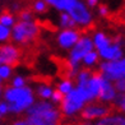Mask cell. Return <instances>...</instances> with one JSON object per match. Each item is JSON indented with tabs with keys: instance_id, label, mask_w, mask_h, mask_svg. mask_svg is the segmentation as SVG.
I'll return each instance as SVG.
<instances>
[{
	"instance_id": "1",
	"label": "cell",
	"mask_w": 125,
	"mask_h": 125,
	"mask_svg": "<svg viewBox=\"0 0 125 125\" xmlns=\"http://www.w3.org/2000/svg\"><path fill=\"white\" fill-rule=\"evenodd\" d=\"M91 40L101 61H114L125 55V36L121 33L110 36L105 31L97 30L92 32Z\"/></svg>"
},
{
	"instance_id": "2",
	"label": "cell",
	"mask_w": 125,
	"mask_h": 125,
	"mask_svg": "<svg viewBox=\"0 0 125 125\" xmlns=\"http://www.w3.org/2000/svg\"><path fill=\"white\" fill-rule=\"evenodd\" d=\"M3 100L9 105L10 115L22 116L32 107V105L37 101L33 88L28 84L24 87H12L8 86L3 91Z\"/></svg>"
},
{
	"instance_id": "3",
	"label": "cell",
	"mask_w": 125,
	"mask_h": 125,
	"mask_svg": "<svg viewBox=\"0 0 125 125\" xmlns=\"http://www.w3.org/2000/svg\"><path fill=\"white\" fill-rule=\"evenodd\" d=\"M24 117L30 125H62V116L58 106L50 101H36L26 112Z\"/></svg>"
},
{
	"instance_id": "4",
	"label": "cell",
	"mask_w": 125,
	"mask_h": 125,
	"mask_svg": "<svg viewBox=\"0 0 125 125\" xmlns=\"http://www.w3.org/2000/svg\"><path fill=\"white\" fill-rule=\"evenodd\" d=\"M94 50L89 33H82L78 42L68 51V56L65 60V75L69 78H74L79 69H82V60L89 51Z\"/></svg>"
},
{
	"instance_id": "5",
	"label": "cell",
	"mask_w": 125,
	"mask_h": 125,
	"mask_svg": "<svg viewBox=\"0 0 125 125\" xmlns=\"http://www.w3.org/2000/svg\"><path fill=\"white\" fill-rule=\"evenodd\" d=\"M41 33V26L37 21L32 22H21L12 27V35H10V42H13L18 47H30L37 41Z\"/></svg>"
},
{
	"instance_id": "6",
	"label": "cell",
	"mask_w": 125,
	"mask_h": 125,
	"mask_svg": "<svg viewBox=\"0 0 125 125\" xmlns=\"http://www.w3.org/2000/svg\"><path fill=\"white\" fill-rule=\"evenodd\" d=\"M88 104L87 100L84 98L83 93L77 87L72 91L70 93L62 97L61 104L58 106L62 119L66 120H75L79 117L83 107Z\"/></svg>"
},
{
	"instance_id": "7",
	"label": "cell",
	"mask_w": 125,
	"mask_h": 125,
	"mask_svg": "<svg viewBox=\"0 0 125 125\" xmlns=\"http://www.w3.org/2000/svg\"><path fill=\"white\" fill-rule=\"evenodd\" d=\"M66 13L70 15V18L74 22L75 28L81 32L89 30L94 24V12L83 3V0H78Z\"/></svg>"
},
{
	"instance_id": "8",
	"label": "cell",
	"mask_w": 125,
	"mask_h": 125,
	"mask_svg": "<svg viewBox=\"0 0 125 125\" xmlns=\"http://www.w3.org/2000/svg\"><path fill=\"white\" fill-rule=\"evenodd\" d=\"M98 74L112 83L125 78V55L114 61H101L98 65Z\"/></svg>"
},
{
	"instance_id": "9",
	"label": "cell",
	"mask_w": 125,
	"mask_h": 125,
	"mask_svg": "<svg viewBox=\"0 0 125 125\" xmlns=\"http://www.w3.org/2000/svg\"><path fill=\"white\" fill-rule=\"evenodd\" d=\"M110 111H111V107L109 105L96 100L92 102H88L83 107L81 115H79V120H84L88 123H96L97 120L106 116Z\"/></svg>"
},
{
	"instance_id": "10",
	"label": "cell",
	"mask_w": 125,
	"mask_h": 125,
	"mask_svg": "<svg viewBox=\"0 0 125 125\" xmlns=\"http://www.w3.org/2000/svg\"><path fill=\"white\" fill-rule=\"evenodd\" d=\"M82 32L77 28H68V30H58L55 35V43L60 50L69 51L81 38Z\"/></svg>"
},
{
	"instance_id": "11",
	"label": "cell",
	"mask_w": 125,
	"mask_h": 125,
	"mask_svg": "<svg viewBox=\"0 0 125 125\" xmlns=\"http://www.w3.org/2000/svg\"><path fill=\"white\" fill-rule=\"evenodd\" d=\"M22 56H23L22 49L13 42L0 45V64L10 65L14 68V65H17L22 60Z\"/></svg>"
},
{
	"instance_id": "12",
	"label": "cell",
	"mask_w": 125,
	"mask_h": 125,
	"mask_svg": "<svg viewBox=\"0 0 125 125\" xmlns=\"http://www.w3.org/2000/svg\"><path fill=\"white\" fill-rule=\"evenodd\" d=\"M102 82V77L98 73H93L87 82L75 84V87L83 93L84 98L87 102H92L98 98V92H100V86Z\"/></svg>"
},
{
	"instance_id": "13",
	"label": "cell",
	"mask_w": 125,
	"mask_h": 125,
	"mask_svg": "<svg viewBox=\"0 0 125 125\" xmlns=\"http://www.w3.org/2000/svg\"><path fill=\"white\" fill-rule=\"evenodd\" d=\"M117 97V92L115 89V86L114 83L107 81V79L102 78V82H101V86H100V92H98V101L100 102H104L106 105H114Z\"/></svg>"
},
{
	"instance_id": "14",
	"label": "cell",
	"mask_w": 125,
	"mask_h": 125,
	"mask_svg": "<svg viewBox=\"0 0 125 125\" xmlns=\"http://www.w3.org/2000/svg\"><path fill=\"white\" fill-rule=\"evenodd\" d=\"M33 88V92H35V96H36V100L38 101H49L52 92L55 91V87L54 84H51L50 82H46V81H40L35 84Z\"/></svg>"
},
{
	"instance_id": "15",
	"label": "cell",
	"mask_w": 125,
	"mask_h": 125,
	"mask_svg": "<svg viewBox=\"0 0 125 125\" xmlns=\"http://www.w3.org/2000/svg\"><path fill=\"white\" fill-rule=\"evenodd\" d=\"M93 125H125V115L116 110H111L106 116L93 123Z\"/></svg>"
},
{
	"instance_id": "16",
	"label": "cell",
	"mask_w": 125,
	"mask_h": 125,
	"mask_svg": "<svg viewBox=\"0 0 125 125\" xmlns=\"http://www.w3.org/2000/svg\"><path fill=\"white\" fill-rule=\"evenodd\" d=\"M47 4L49 8H52L58 13L69 12L70 8L74 5L78 0H43Z\"/></svg>"
},
{
	"instance_id": "17",
	"label": "cell",
	"mask_w": 125,
	"mask_h": 125,
	"mask_svg": "<svg viewBox=\"0 0 125 125\" xmlns=\"http://www.w3.org/2000/svg\"><path fill=\"white\" fill-rule=\"evenodd\" d=\"M55 89L58 91L59 93H61L62 96H66L68 93H70L73 89L75 88V82L73 78H69V77H61L58 82L55 84Z\"/></svg>"
},
{
	"instance_id": "18",
	"label": "cell",
	"mask_w": 125,
	"mask_h": 125,
	"mask_svg": "<svg viewBox=\"0 0 125 125\" xmlns=\"http://www.w3.org/2000/svg\"><path fill=\"white\" fill-rule=\"evenodd\" d=\"M100 62H101V60H100V56L97 54V51L92 50L83 58L82 68L83 69H88V70H93V69H96V68H98Z\"/></svg>"
},
{
	"instance_id": "19",
	"label": "cell",
	"mask_w": 125,
	"mask_h": 125,
	"mask_svg": "<svg viewBox=\"0 0 125 125\" xmlns=\"http://www.w3.org/2000/svg\"><path fill=\"white\" fill-rule=\"evenodd\" d=\"M56 26L59 30H68V28H75L74 22L70 18V15L66 12L64 13H59L58 18H56Z\"/></svg>"
},
{
	"instance_id": "20",
	"label": "cell",
	"mask_w": 125,
	"mask_h": 125,
	"mask_svg": "<svg viewBox=\"0 0 125 125\" xmlns=\"http://www.w3.org/2000/svg\"><path fill=\"white\" fill-rule=\"evenodd\" d=\"M17 23V15L13 14L9 10H4L0 12V24H3L8 28H12Z\"/></svg>"
},
{
	"instance_id": "21",
	"label": "cell",
	"mask_w": 125,
	"mask_h": 125,
	"mask_svg": "<svg viewBox=\"0 0 125 125\" xmlns=\"http://www.w3.org/2000/svg\"><path fill=\"white\" fill-rule=\"evenodd\" d=\"M32 10V13L33 14H40V15H42V14H46L47 13V10H49V7H47V4L43 1V0H32V3H31V8Z\"/></svg>"
},
{
	"instance_id": "22",
	"label": "cell",
	"mask_w": 125,
	"mask_h": 125,
	"mask_svg": "<svg viewBox=\"0 0 125 125\" xmlns=\"http://www.w3.org/2000/svg\"><path fill=\"white\" fill-rule=\"evenodd\" d=\"M13 75H14V68L13 66L0 64V83L9 82Z\"/></svg>"
},
{
	"instance_id": "23",
	"label": "cell",
	"mask_w": 125,
	"mask_h": 125,
	"mask_svg": "<svg viewBox=\"0 0 125 125\" xmlns=\"http://www.w3.org/2000/svg\"><path fill=\"white\" fill-rule=\"evenodd\" d=\"M9 82H10L9 86H12V87H17V88L28 86V79H27V77H26L24 74H19V73L14 74Z\"/></svg>"
},
{
	"instance_id": "24",
	"label": "cell",
	"mask_w": 125,
	"mask_h": 125,
	"mask_svg": "<svg viewBox=\"0 0 125 125\" xmlns=\"http://www.w3.org/2000/svg\"><path fill=\"white\" fill-rule=\"evenodd\" d=\"M17 21H21V22H32V21H36V15L32 13V10L30 8H23L18 14H17Z\"/></svg>"
},
{
	"instance_id": "25",
	"label": "cell",
	"mask_w": 125,
	"mask_h": 125,
	"mask_svg": "<svg viewBox=\"0 0 125 125\" xmlns=\"http://www.w3.org/2000/svg\"><path fill=\"white\" fill-rule=\"evenodd\" d=\"M10 35H12V28L0 24V45L10 42Z\"/></svg>"
},
{
	"instance_id": "26",
	"label": "cell",
	"mask_w": 125,
	"mask_h": 125,
	"mask_svg": "<svg viewBox=\"0 0 125 125\" xmlns=\"http://www.w3.org/2000/svg\"><path fill=\"white\" fill-rule=\"evenodd\" d=\"M94 12H96V15L100 17V18H104V19L107 18V17L111 14V10L106 4H100L98 7L94 9Z\"/></svg>"
},
{
	"instance_id": "27",
	"label": "cell",
	"mask_w": 125,
	"mask_h": 125,
	"mask_svg": "<svg viewBox=\"0 0 125 125\" xmlns=\"http://www.w3.org/2000/svg\"><path fill=\"white\" fill-rule=\"evenodd\" d=\"M114 106H115L116 111H119V112H121V114L125 115V93L117 94L115 102H114Z\"/></svg>"
},
{
	"instance_id": "28",
	"label": "cell",
	"mask_w": 125,
	"mask_h": 125,
	"mask_svg": "<svg viewBox=\"0 0 125 125\" xmlns=\"http://www.w3.org/2000/svg\"><path fill=\"white\" fill-rule=\"evenodd\" d=\"M10 115V109L9 105L4 100H0V120H4L5 117Z\"/></svg>"
},
{
	"instance_id": "29",
	"label": "cell",
	"mask_w": 125,
	"mask_h": 125,
	"mask_svg": "<svg viewBox=\"0 0 125 125\" xmlns=\"http://www.w3.org/2000/svg\"><path fill=\"white\" fill-rule=\"evenodd\" d=\"M9 7H10L9 12H12V13H13V14H15V15L18 14L22 9H23V5H22V3L19 1V0H13V1L10 3Z\"/></svg>"
},
{
	"instance_id": "30",
	"label": "cell",
	"mask_w": 125,
	"mask_h": 125,
	"mask_svg": "<svg viewBox=\"0 0 125 125\" xmlns=\"http://www.w3.org/2000/svg\"><path fill=\"white\" fill-rule=\"evenodd\" d=\"M62 97H64V96H62L61 93H59L58 92V91H54V92H52V94H51V97H50V102H51V104H54L55 106H59L60 104H61V101H62Z\"/></svg>"
},
{
	"instance_id": "31",
	"label": "cell",
	"mask_w": 125,
	"mask_h": 125,
	"mask_svg": "<svg viewBox=\"0 0 125 125\" xmlns=\"http://www.w3.org/2000/svg\"><path fill=\"white\" fill-rule=\"evenodd\" d=\"M114 86H115V89H116L117 94H123V93H125V78L119 79V81L114 82Z\"/></svg>"
},
{
	"instance_id": "32",
	"label": "cell",
	"mask_w": 125,
	"mask_h": 125,
	"mask_svg": "<svg viewBox=\"0 0 125 125\" xmlns=\"http://www.w3.org/2000/svg\"><path fill=\"white\" fill-rule=\"evenodd\" d=\"M83 3L86 4L89 9L94 10V9H96V8H97L98 5L101 4V0H83Z\"/></svg>"
},
{
	"instance_id": "33",
	"label": "cell",
	"mask_w": 125,
	"mask_h": 125,
	"mask_svg": "<svg viewBox=\"0 0 125 125\" xmlns=\"http://www.w3.org/2000/svg\"><path fill=\"white\" fill-rule=\"evenodd\" d=\"M9 125H30V124H28L27 119L24 116H18V117H15Z\"/></svg>"
},
{
	"instance_id": "34",
	"label": "cell",
	"mask_w": 125,
	"mask_h": 125,
	"mask_svg": "<svg viewBox=\"0 0 125 125\" xmlns=\"http://www.w3.org/2000/svg\"><path fill=\"white\" fill-rule=\"evenodd\" d=\"M74 125H93V123H88L84 120H78L77 123H74Z\"/></svg>"
},
{
	"instance_id": "35",
	"label": "cell",
	"mask_w": 125,
	"mask_h": 125,
	"mask_svg": "<svg viewBox=\"0 0 125 125\" xmlns=\"http://www.w3.org/2000/svg\"><path fill=\"white\" fill-rule=\"evenodd\" d=\"M3 91H4V87H3V84L0 83V100H3Z\"/></svg>"
}]
</instances>
